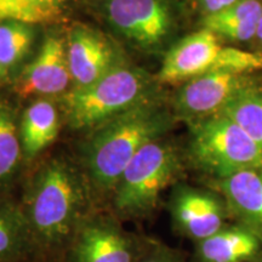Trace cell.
<instances>
[{
    "label": "cell",
    "mask_w": 262,
    "mask_h": 262,
    "mask_svg": "<svg viewBox=\"0 0 262 262\" xmlns=\"http://www.w3.org/2000/svg\"><path fill=\"white\" fill-rule=\"evenodd\" d=\"M261 16V0H239L217 14L204 16L203 25L219 38L232 41H248L255 38Z\"/></svg>",
    "instance_id": "2e32d148"
},
{
    "label": "cell",
    "mask_w": 262,
    "mask_h": 262,
    "mask_svg": "<svg viewBox=\"0 0 262 262\" xmlns=\"http://www.w3.org/2000/svg\"><path fill=\"white\" fill-rule=\"evenodd\" d=\"M255 38H256L257 40L261 42V45H262V16H261L260 21H258V24H257L256 33H255Z\"/></svg>",
    "instance_id": "d4e9b609"
},
{
    "label": "cell",
    "mask_w": 262,
    "mask_h": 262,
    "mask_svg": "<svg viewBox=\"0 0 262 262\" xmlns=\"http://www.w3.org/2000/svg\"><path fill=\"white\" fill-rule=\"evenodd\" d=\"M67 61L75 88H85L116 67L111 42L88 27H74L67 42Z\"/></svg>",
    "instance_id": "8fae6325"
},
{
    "label": "cell",
    "mask_w": 262,
    "mask_h": 262,
    "mask_svg": "<svg viewBox=\"0 0 262 262\" xmlns=\"http://www.w3.org/2000/svg\"><path fill=\"white\" fill-rule=\"evenodd\" d=\"M225 199L229 215L262 241V168L242 170L212 181Z\"/></svg>",
    "instance_id": "4fadbf2b"
},
{
    "label": "cell",
    "mask_w": 262,
    "mask_h": 262,
    "mask_svg": "<svg viewBox=\"0 0 262 262\" xmlns=\"http://www.w3.org/2000/svg\"><path fill=\"white\" fill-rule=\"evenodd\" d=\"M4 72H3V68H2V66H0V79H2L3 77H4Z\"/></svg>",
    "instance_id": "484cf974"
},
{
    "label": "cell",
    "mask_w": 262,
    "mask_h": 262,
    "mask_svg": "<svg viewBox=\"0 0 262 262\" xmlns=\"http://www.w3.org/2000/svg\"><path fill=\"white\" fill-rule=\"evenodd\" d=\"M193 247L192 262H250L262 256L261 239L239 224L226 225Z\"/></svg>",
    "instance_id": "5bb4252c"
},
{
    "label": "cell",
    "mask_w": 262,
    "mask_h": 262,
    "mask_svg": "<svg viewBox=\"0 0 262 262\" xmlns=\"http://www.w3.org/2000/svg\"><path fill=\"white\" fill-rule=\"evenodd\" d=\"M188 162L212 181L262 168V147L224 114L193 124Z\"/></svg>",
    "instance_id": "5b68a950"
},
{
    "label": "cell",
    "mask_w": 262,
    "mask_h": 262,
    "mask_svg": "<svg viewBox=\"0 0 262 262\" xmlns=\"http://www.w3.org/2000/svg\"><path fill=\"white\" fill-rule=\"evenodd\" d=\"M139 262H187L179 249L171 248L160 239L153 238L146 253Z\"/></svg>",
    "instance_id": "7402d4cb"
},
{
    "label": "cell",
    "mask_w": 262,
    "mask_h": 262,
    "mask_svg": "<svg viewBox=\"0 0 262 262\" xmlns=\"http://www.w3.org/2000/svg\"><path fill=\"white\" fill-rule=\"evenodd\" d=\"M60 120L56 107L47 100L35 101L25 111L21 120L22 152L32 162L56 140Z\"/></svg>",
    "instance_id": "9a60e30c"
},
{
    "label": "cell",
    "mask_w": 262,
    "mask_h": 262,
    "mask_svg": "<svg viewBox=\"0 0 262 262\" xmlns=\"http://www.w3.org/2000/svg\"><path fill=\"white\" fill-rule=\"evenodd\" d=\"M183 163L169 143L155 140L146 143L124 170L111 194L110 211L120 221L149 217L162 193L179 181Z\"/></svg>",
    "instance_id": "3957f363"
},
{
    "label": "cell",
    "mask_w": 262,
    "mask_h": 262,
    "mask_svg": "<svg viewBox=\"0 0 262 262\" xmlns=\"http://www.w3.org/2000/svg\"><path fill=\"white\" fill-rule=\"evenodd\" d=\"M107 18L112 27L142 48H153L170 31V14L162 0H108Z\"/></svg>",
    "instance_id": "30bf717a"
},
{
    "label": "cell",
    "mask_w": 262,
    "mask_h": 262,
    "mask_svg": "<svg viewBox=\"0 0 262 262\" xmlns=\"http://www.w3.org/2000/svg\"><path fill=\"white\" fill-rule=\"evenodd\" d=\"M71 80L67 47L58 37L44 41L37 58L21 74L16 84L18 95H57L63 93Z\"/></svg>",
    "instance_id": "7c38bea8"
},
{
    "label": "cell",
    "mask_w": 262,
    "mask_h": 262,
    "mask_svg": "<svg viewBox=\"0 0 262 262\" xmlns=\"http://www.w3.org/2000/svg\"><path fill=\"white\" fill-rule=\"evenodd\" d=\"M25 157L11 110L0 104V196L11 198Z\"/></svg>",
    "instance_id": "ac0fdd59"
},
{
    "label": "cell",
    "mask_w": 262,
    "mask_h": 262,
    "mask_svg": "<svg viewBox=\"0 0 262 262\" xmlns=\"http://www.w3.org/2000/svg\"><path fill=\"white\" fill-rule=\"evenodd\" d=\"M67 0H0V22L49 24L64 12Z\"/></svg>",
    "instance_id": "ffe728a7"
},
{
    "label": "cell",
    "mask_w": 262,
    "mask_h": 262,
    "mask_svg": "<svg viewBox=\"0 0 262 262\" xmlns=\"http://www.w3.org/2000/svg\"><path fill=\"white\" fill-rule=\"evenodd\" d=\"M35 253L19 204L0 196V262H16Z\"/></svg>",
    "instance_id": "e0dca14e"
},
{
    "label": "cell",
    "mask_w": 262,
    "mask_h": 262,
    "mask_svg": "<svg viewBox=\"0 0 262 262\" xmlns=\"http://www.w3.org/2000/svg\"><path fill=\"white\" fill-rule=\"evenodd\" d=\"M170 118L152 101L97 126L78 159L100 209L108 205L118 180L146 143L160 139Z\"/></svg>",
    "instance_id": "7a4b0ae2"
},
{
    "label": "cell",
    "mask_w": 262,
    "mask_h": 262,
    "mask_svg": "<svg viewBox=\"0 0 262 262\" xmlns=\"http://www.w3.org/2000/svg\"><path fill=\"white\" fill-rule=\"evenodd\" d=\"M258 84L254 73L211 71L186 81L175 97L176 112L192 124L221 114L233 98Z\"/></svg>",
    "instance_id": "52a82bcc"
},
{
    "label": "cell",
    "mask_w": 262,
    "mask_h": 262,
    "mask_svg": "<svg viewBox=\"0 0 262 262\" xmlns=\"http://www.w3.org/2000/svg\"><path fill=\"white\" fill-rule=\"evenodd\" d=\"M262 147V88H248L229 102L222 113Z\"/></svg>",
    "instance_id": "d6986e66"
},
{
    "label": "cell",
    "mask_w": 262,
    "mask_h": 262,
    "mask_svg": "<svg viewBox=\"0 0 262 262\" xmlns=\"http://www.w3.org/2000/svg\"><path fill=\"white\" fill-rule=\"evenodd\" d=\"M239 0H196L199 9L204 16H210L229 8Z\"/></svg>",
    "instance_id": "603a6c76"
},
{
    "label": "cell",
    "mask_w": 262,
    "mask_h": 262,
    "mask_svg": "<svg viewBox=\"0 0 262 262\" xmlns=\"http://www.w3.org/2000/svg\"><path fill=\"white\" fill-rule=\"evenodd\" d=\"M152 83L139 68L116 66L85 88H74L63 97L68 123L74 129L97 127L149 100Z\"/></svg>",
    "instance_id": "277c9868"
},
{
    "label": "cell",
    "mask_w": 262,
    "mask_h": 262,
    "mask_svg": "<svg viewBox=\"0 0 262 262\" xmlns=\"http://www.w3.org/2000/svg\"><path fill=\"white\" fill-rule=\"evenodd\" d=\"M226 49L215 33L202 28L170 49L163 61L158 79L162 83L175 84L194 79L211 71H222Z\"/></svg>",
    "instance_id": "9c48e42d"
},
{
    "label": "cell",
    "mask_w": 262,
    "mask_h": 262,
    "mask_svg": "<svg viewBox=\"0 0 262 262\" xmlns=\"http://www.w3.org/2000/svg\"><path fill=\"white\" fill-rule=\"evenodd\" d=\"M110 210L98 209L85 219L70 245L63 262H139L153 238L124 227Z\"/></svg>",
    "instance_id": "8992f818"
},
{
    "label": "cell",
    "mask_w": 262,
    "mask_h": 262,
    "mask_svg": "<svg viewBox=\"0 0 262 262\" xmlns=\"http://www.w3.org/2000/svg\"><path fill=\"white\" fill-rule=\"evenodd\" d=\"M169 214L175 233L192 243L210 237L228 225L225 199L217 191L179 183L169 199Z\"/></svg>",
    "instance_id": "ba28073f"
},
{
    "label": "cell",
    "mask_w": 262,
    "mask_h": 262,
    "mask_svg": "<svg viewBox=\"0 0 262 262\" xmlns=\"http://www.w3.org/2000/svg\"><path fill=\"white\" fill-rule=\"evenodd\" d=\"M250 262H262V256H260V257L256 258V260H254V261H250Z\"/></svg>",
    "instance_id": "4316f807"
},
{
    "label": "cell",
    "mask_w": 262,
    "mask_h": 262,
    "mask_svg": "<svg viewBox=\"0 0 262 262\" xmlns=\"http://www.w3.org/2000/svg\"><path fill=\"white\" fill-rule=\"evenodd\" d=\"M33 38L32 25L11 19L0 22V66L4 74L21 63L31 50Z\"/></svg>",
    "instance_id": "44dd1931"
},
{
    "label": "cell",
    "mask_w": 262,
    "mask_h": 262,
    "mask_svg": "<svg viewBox=\"0 0 262 262\" xmlns=\"http://www.w3.org/2000/svg\"><path fill=\"white\" fill-rule=\"evenodd\" d=\"M16 262H63V261H62V258L52 257V256H48V255L35 253V254L29 255V256L25 258H21V260Z\"/></svg>",
    "instance_id": "cb8c5ba5"
},
{
    "label": "cell",
    "mask_w": 262,
    "mask_h": 262,
    "mask_svg": "<svg viewBox=\"0 0 262 262\" xmlns=\"http://www.w3.org/2000/svg\"><path fill=\"white\" fill-rule=\"evenodd\" d=\"M18 204L37 253L57 258L85 219L100 209L79 163L67 157L39 165Z\"/></svg>",
    "instance_id": "6da1fadb"
}]
</instances>
